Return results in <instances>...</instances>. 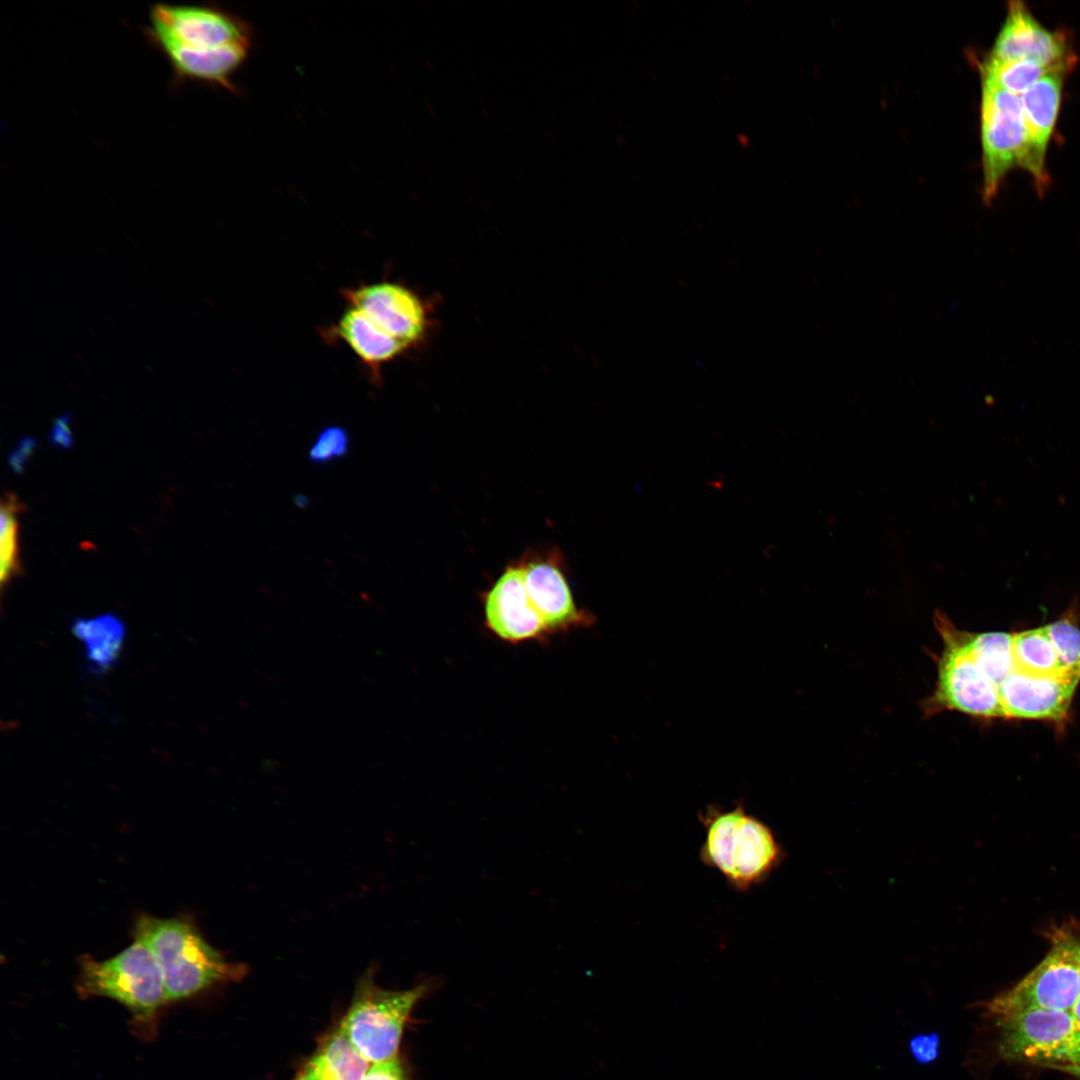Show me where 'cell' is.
I'll return each instance as SVG.
<instances>
[{"mask_svg":"<svg viewBox=\"0 0 1080 1080\" xmlns=\"http://www.w3.org/2000/svg\"><path fill=\"white\" fill-rule=\"evenodd\" d=\"M145 35L165 56L178 82L198 81L231 88V76L246 60L249 25L216 5L155 3Z\"/></svg>","mask_w":1080,"mask_h":1080,"instance_id":"obj_1","label":"cell"},{"mask_svg":"<svg viewBox=\"0 0 1080 1080\" xmlns=\"http://www.w3.org/2000/svg\"><path fill=\"white\" fill-rule=\"evenodd\" d=\"M131 933L152 951L162 974L168 1003L239 981L247 973L246 965L227 961L205 939L190 914L159 918L138 913Z\"/></svg>","mask_w":1080,"mask_h":1080,"instance_id":"obj_2","label":"cell"},{"mask_svg":"<svg viewBox=\"0 0 1080 1080\" xmlns=\"http://www.w3.org/2000/svg\"><path fill=\"white\" fill-rule=\"evenodd\" d=\"M698 818L705 832L699 858L731 889L746 892L765 882L781 864L784 852L774 831L742 804L730 809L709 805Z\"/></svg>","mask_w":1080,"mask_h":1080,"instance_id":"obj_3","label":"cell"},{"mask_svg":"<svg viewBox=\"0 0 1080 1080\" xmlns=\"http://www.w3.org/2000/svg\"><path fill=\"white\" fill-rule=\"evenodd\" d=\"M75 988L82 999L105 997L131 1013L135 1031L143 1038L156 1033L160 1010L168 1003L162 974L147 944L137 938L111 958L82 955Z\"/></svg>","mask_w":1080,"mask_h":1080,"instance_id":"obj_4","label":"cell"},{"mask_svg":"<svg viewBox=\"0 0 1080 1080\" xmlns=\"http://www.w3.org/2000/svg\"><path fill=\"white\" fill-rule=\"evenodd\" d=\"M429 987L423 982L407 990H384L367 972L340 1027L370 1063L397 1058L404 1025Z\"/></svg>","mask_w":1080,"mask_h":1080,"instance_id":"obj_5","label":"cell"},{"mask_svg":"<svg viewBox=\"0 0 1080 1080\" xmlns=\"http://www.w3.org/2000/svg\"><path fill=\"white\" fill-rule=\"evenodd\" d=\"M1079 996L1080 938L1060 929L1044 959L988 1009L996 1018L1026 1009L1070 1011Z\"/></svg>","mask_w":1080,"mask_h":1080,"instance_id":"obj_6","label":"cell"},{"mask_svg":"<svg viewBox=\"0 0 1080 1080\" xmlns=\"http://www.w3.org/2000/svg\"><path fill=\"white\" fill-rule=\"evenodd\" d=\"M983 200L992 202L1007 173L1023 166L1026 134L1020 96L982 80Z\"/></svg>","mask_w":1080,"mask_h":1080,"instance_id":"obj_7","label":"cell"},{"mask_svg":"<svg viewBox=\"0 0 1080 1080\" xmlns=\"http://www.w3.org/2000/svg\"><path fill=\"white\" fill-rule=\"evenodd\" d=\"M938 618L944 649L938 663L934 704L974 716L1005 717L998 687L971 657L966 632Z\"/></svg>","mask_w":1080,"mask_h":1080,"instance_id":"obj_8","label":"cell"},{"mask_svg":"<svg viewBox=\"0 0 1080 1080\" xmlns=\"http://www.w3.org/2000/svg\"><path fill=\"white\" fill-rule=\"evenodd\" d=\"M1000 1052L1009 1060L1050 1067L1058 1064L1076 1033L1070 1011L1026 1009L997 1018Z\"/></svg>","mask_w":1080,"mask_h":1080,"instance_id":"obj_9","label":"cell"},{"mask_svg":"<svg viewBox=\"0 0 1080 1080\" xmlns=\"http://www.w3.org/2000/svg\"><path fill=\"white\" fill-rule=\"evenodd\" d=\"M347 305L360 310L376 326L407 349L419 343L427 330L424 302L406 286L380 280L344 289Z\"/></svg>","mask_w":1080,"mask_h":1080,"instance_id":"obj_10","label":"cell"},{"mask_svg":"<svg viewBox=\"0 0 1080 1080\" xmlns=\"http://www.w3.org/2000/svg\"><path fill=\"white\" fill-rule=\"evenodd\" d=\"M988 58L1031 60L1067 72L1075 63L1065 34L1045 28L1020 1L1009 2L1005 21Z\"/></svg>","mask_w":1080,"mask_h":1080,"instance_id":"obj_11","label":"cell"},{"mask_svg":"<svg viewBox=\"0 0 1080 1080\" xmlns=\"http://www.w3.org/2000/svg\"><path fill=\"white\" fill-rule=\"evenodd\" d=\"M1079 675L1034 676L1013 670L998 687L1007 718L1063 721Z\"/></svg>","mask_w":1080,"mask_h":1080,"instance_id":"obj_12","label":"cell"},{"mask_svg":"<svg viewBox=\"0 0 1080 1080\" xmlns=\"http://www.w3.org/2000/svg\"><path fill=\"white\" fill-rule=\"evenodd\" d=\"M1066 74L1065 71L1050 72L1020 95L1026 134L1022 168L1030 173L1040 195L1048 184L1046 152L1056 124Z\"/></svg>","mask_w":1080,"mask_h":1080,"instance_id":"obj_13","label":"cell"},{"mask_svg":"<svg viewBox=\"0 0 1080 1080\" xmlns=\"http://www.w3.org/2000/svg\"><path fill=\"white\" fill-rule=\"evenodd\" d=\"M487 627L499 638L522 642L548 632L532 604L524 582L522 565L508 567L484 599Z\"/></svg>","mask_w":1080,"mask_h":1080,"instance_id":"obj_14","label":"cell"},{"mask_svg":"<svg viewBox=\"0 0 1080 1080\" xmlns=\"http://www.w3.org/2000/svg\"><path fill=\"white\" fill-rule=\"evenodd\" d=\"M529 598L547 631L567 630L590 623L579 610L559 566L552 560H533L522 565Z\"/></svg>","mask_w":1080,"mask_h":1080,"instance_id":"obj_15","label":"cell"},{"mask_svg":"<svg viewBox=\"0 0 1080 1080\" xmlns=\"http://www.w3.org/2000/svg\"><path fill=\"white\" fill-rule=\"evenodd\" d=\"M333 335L349 346L375 379L386 363L408 350L360 310L349 305L333 328Z\"/></svg>","mask_w":1080,"mask_h":1080,"instance_id":"obj_16","label":"cell"},{"mask_svg":"<svg viewBox=\"0 0 1080 1080\" xmlns=\"http://www.w3.org/2000/svg\"><path fill=\"white\" fill-rule=\"evenodd\" d=\"M71 632L83 645L91 673H107L119 661L126 627L118 615L107 612L91 618H76L71 623Z\"/></svg>","mask_w":1080,"mask_h":1080,"instance_id":"obj_17","label":"cell"},{"mask_svg":"<svg viewBox=\"0 0 1080 1080\" xmlns=\"http://www.w3.org/2000/svg\"><path fill=\"white\" fill-rule=\"evenodd\" d=\"M1012 653L1014 670L1019 672L1034 676L1073 674L1060 660L1045 626L1014 634Z\"/></svg>","mask_w":1080,"mask_h":1080,"instance_id":"obj_18","label":"cell"},{"mask_svg":"<svg viewBox=\"0 0 1080 1080\" xmlns=\"http://www.w3.org/2000/svg\"><path fill=\"white\" fill-rule=\"evenodd\" d=\"M310 1062L332 1080H362L370 1067V1062L340 1026L322 1043Z\"/></svg>","mask_w":1080,"mask_h":1080,"instance_id":"obj_19","label":"cell"},{"mask_svg":"<svg viewBox=\"0 0 1080 1080\" xmlns=\"http://www.w3.org/2000/svg\"><path fill=\"white\" fill-rule=\"evenodd\" d=\"M1013 636L1005 632L966 633L971 657L997 687L1014 670Z\"/></svg>","mask_w":1080,"mask_h":1080,"instance_id":"obj_20","label":"cell"},{"mask_svg":"<svg viewBox=\"0 0 1080 1080\" xmlns=\"http://www.w3.org/2000/svg\"><path fill=\"white\" fill-rule=\"evenodd\" d=\"M980 70L982 80L1018 96L1046 74L1064 71L1031 60H994L988 57L981 63Z\"/></svg>","mask_w":1080,"mask_h":1080,"instance_id":"obj_21","label":"cell"},{"mask_svg":"<svg viewBox=\"0 0 1080 1080\" xmlns=\"http://www.w3.org/2000/svg\"><path fill=\"white\" fill-rule=\"evenodd\" d=\"M24 504L11 492H5L1 499L0 533V584L2 593L7 584L23 573L19 557V521L18 516L24 511Z\"/></svg>","mask_w":1080,"mask_h":1080,"instance_id":"obj_22","label":"cell"},{"mask_svg":"<svg viewBox=\"0 0 1080 1080\" xmlns=\"http://www.w3.org/2000/svg\"><path fill=\"white\" fill-rule=\"evenodd\" d=\"M1072 616H1063L1045 627L1063 665L1080 676V628Z\"/></svg>","mask_w":1080,"mask_h":1080,"instance_id":"obj_23","label":"cell"},{"mask_svg":"<svg viewBox=\"0 0 1080 1080\" xmlns=\"http://www.w3.org/2000/svg\"><path fill=\"white\" fill-rule=\"evenodd\" d=\"M350 449V437L345 428L338 425L322 429L310 447L308 457L313 464H327L346 456Z\"/></svg>","mask_w":1080,"mask_h":1080,"instance_id":"obj_24","label":"cell"},{"mask_svg":"<svg viewBox=\"0 0 1080 1080\" xmlns=\"http://www.w3.org/2000/svg\"><path fill=\"white\" fill-rule=\"evenodd\" d=\"M71 414L65 413L54 420L49 434V442L56 449H70L74 438L71 429Z\"/></svg>","mask_w":1080,"mask_h":1080,"instance_id":"obj_25","label":"cell"},{"mask_svg":"<svg viewBox=\"0 0 1080 1080\" xmlns=\"http://www.w3.org/2000/svg\"><path fill=\"white\" fill-rule=\"evenodd\" d=\"M362 1080H406L402 1066L397 1058L374 1063L369 1067Z\"/></svg>","mask_w":1080,"mask_h":1080,"instance_id":"obj_26","label":"cell"},{"mask_svg":"<svg viewBox=\"0 0 1080 1080\" xmlns=\"http://www.w3.org/2000/svg\"><path fill=\"white\" fill-rule=\"evenodd\" d=\"M36 448L37 442L35 439L24 437L20 440L16 449L8 458L9 465L14 473L20 474L24 471L26 462L30 459Z\"/></svg>","mask_w":1080,"mask_h":1080,"instance_id":"obj_27","label":"cell"},{"mask_svg":"<svg viewBox=\"0 0 1080 1080\" xmlns=\"http://www.w3.org/2000/svg\"><path fill=\"white\" fill-rule=\"evenodd\" d=\"M1080 1066V1031H1076L1068 1046L1064 1049L1058 1064Z\"/></svg>","mask_w":1080,"mask_h":1080,"instance_id":"obj_28","label":"cell"},{"mask_svg":"<svg viewBox=\"0 0 1080 1080\" xmlns=\"http://www.w3.org/2000/svg\"><path fill=\"white\" fill-rule=\"evenodd\" d=\"M913 1050L920 1059L929 1060L936 1054V1040L920 1038L913 1042Z\"/></svg>","mask_w":1080,"mask_h":1080,"instance_id":"obj_29","label":"cell"},{"mask_svg":"<svg viewBox=\"0 0 1080 1080\" xmlns=\"http://www.w3.org/2000/svg\"><path fill=\"white\" fill-rule=\"evenodd\" d=\"M297 1080H332L325 1075L319 1068H317L310 1061L305 1066L303 1072L299 1075Z\"/></svg>","mask_w":1080,"mask_h":1080,"instance_id":"obj_30","label":"cell"},{"mask_svg":"<svg viewBox=\"0 0 1080 1080\" xmlns=\"http://www.w3.org/2000/svg\"><path fill=\"white\" fill-rule=\"evenodd\" d=\"M1050 1067H1052L1054 1069H1058V1070L1066 1072V1073H1069V1074H1072L1074 1076L1080 1077V1066L1070 1065V1064H1059V1065H1052Z\"/></svg>","mask_w":1080,"mask_h":1080,"instance_id":"obj_31","label":"cell"},{"mask_svg":"<svg viewBox=\"0 0 1080 1080\" xmlns=\"http://www.w3.org/2000/svg\"><path fill=\"white\" fill-rule=\"evenodd\" d=\"M1070 1013L1075 1022L1077 1031H1080V996L1077 998L1076 1002L1070 1009Z\"/></svg>","mask_w":1080,"mask_h":1080,"instance_id":"obj_32","label":"cell"}]
</instances>
